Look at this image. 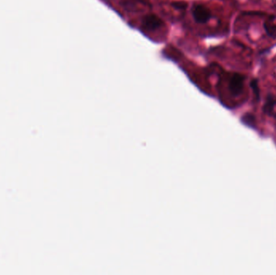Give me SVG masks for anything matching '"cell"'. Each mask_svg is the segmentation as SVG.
Returning a JSON list of instances; mask_svg holds the SVG:
<instances>
[{
  "label": "cell",
  "instance_id": "cell-1",
  "mask_svg": "<svg viewBox=\"0 0 276 275\" xmlns=\"http://www.w3.org/2000/svg\"><path fill=\"white\" fill-rule=\"evenodd\" d=\"M191 14L195 22L199 23H206L211 19L210 10L203 4H196L191 9Z\"/></svg>",
  "mask_w": 276,
  "mask_h": 275
},
{
  "label": "cell",
  "instance_id": "cell-2",
  "mask_svg": "<svg viewBox=\"0 0 276 275\" xmlns=\"http://www.w3.org/2000/svg\"><path fill=\"white\" fill-rule=\"evenodd\" d=\"M245 78L240 74H233L229 83V90L234 96H238L243 91Z\"/></svg>",
  "mask_w": 276,
  "mask_h": 275
},
{
  "label": "cell",
  "instance_id": "cell-3",
  "mask_svg": "<svg viewBox=\"0 0 276 275\" xmlns=\"http://www.w3.org/2000/svg\"><path fill=\"white\" fill-rule=\"evenodd\" d=\"M163 25V21L156 15H147L142 21V28L148 32L158 30Z\"/></svg>",
  "mask_w": 276,
  "mask_h": 275
},
{
  "label": "cell",
  "instance_id": "cell-4",
  "mask_svg": "<svg viewBox=\"0 0 276 275\" xmlns=\"http://www.w3.org/2000/svg\"><path fill=\"white\" fill-rule=\"evenodd\" d=\"M263 28L265 32L270 37L276 38V16L272 15L265 21L263 23Z\"/></svg>",
  "mask_w": 276,
  "mask_h": 275
},
{
  "label": "cell",
  "instance_id": "cell-5",
  "mask_svg": "<svg viewBox=\"0 0 276 275\" xmlns=\"http://www.w3.org/2000/svg\"><path fill=\"white\" fill-rule=\"evenodd\" d=\"M276 105V99L273 95H269L267 96L264 106H263V112L267 115H272L274 112L275 106Z\"/></svg>",
  "mask_w": 276,
  "mask_h": 275
},
{
  "label": "cell",
  "instance_id": "cell-6",
  "mask_svg": "<svg viewBox=\"0 0 276 275\" xmlns=\"http://www.w3.org/2000/svg\"><path fill=\"white\" fill-rule=\"evenodd\" d=\"M241 121L244 125L248 126L249 127H256V118L253 114H244L243 116H241Z\"/></svg>",
  "mask_w": 276,
  "mask_h": 275
},
{
  "label": "cell",
  "instance_id": "cell-7",
  "mask_svg": "<svg viewBox=\"0 0 276 275\" xmlns=\"http://www.w3.org/2000/svg\"><path fill=\"white\" fill-rule=\"evenodd\" d=\"M251 87L253 90L254 94L255 96L256 100L259 101L260 100V90L258 86V83L256 79H254L251 83Z\"/></svg>",
  "mask_w": 276,
  "mask_h": 275
},
{
  "label": "cell",
  "instance_id": "cell-8",
  "mask_svg": "<svg viewBox=\"0 0 276 275\" xmlns=\"http://www.w3.org/2000/svg\"><path fill=\"white\" fill-rule=\"evenodd\" d=\"M173 5H174V7L177 8V9H184L186 7L185 2H174V3H173Z\"/></svg>",
  "mask_w": 276,
  "mask_h": 275
},
{
  "label": "cell",
  "instance_id": "cell-9",
  "mask_svg": "<svg viewBox=\"0 0 276 275\" xmlns=\"http://www.w3.org/2000/svg\"><path fill=\"white\" fill-rule=\"evenodd\" d=\"M275 119H276V115H275Z\"/></svg>",
  "mask_w": 276,
  "mask_h": 275
}]
</instances>
